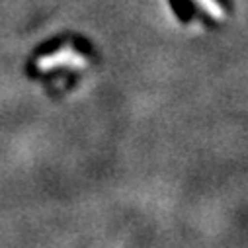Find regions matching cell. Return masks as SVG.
I'll return each mask as SVG.
<instances>
[{
	"label": "cell",
	"instance_id": "cell-1",
	"mask_svg": "<svg viewBox=\"0 0 248 248\" xmlns=\"http://www.w3.org/2000/svg\"><path fill=\"white\" fill-rule=\"evenodd\" d=\"M190 2H198V0H190ZM200 6H202V10H207V12H211V2L209 0H200Z\"/></svg>",
	"mask_w": 248,
	"mask_h": 248
}]
</instances>
